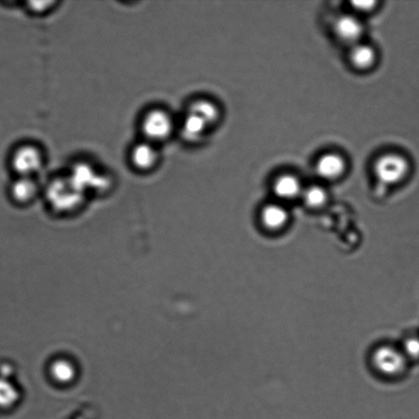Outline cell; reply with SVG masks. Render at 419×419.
I'll use <instances>...</instances> for the list:
<instances>
[{"label":"cell","mask_w":419,"mask_h":419,"mask_svg":"<svg viewBox=\"0 0 419 419\" xmlns=\"http://www.w3.org/2000/svg\"><path fill=\"white\" fill-rule=\"evenodd\" d=\"M41 186L35 177L14 176L8 187L10 200L20 206L29 205L40 195Z\"/></svg>","instance_id":"cell-9"},{"label":"cell","mask_w":419,"mask_h":419,"mask_svg":"<svg viewBox=\"0 0 419 419\" xmlns=\"http://www.w3.org/2000/svg\"><path fill=\"white\" fill-rule=\"evenodd\" d=\"M212 131L205 121L186 111L178 120L177 134L190 145L202 143Z\"/></svg>","instance_id":"cell-10"},{"label":"cell","mask_w":419,"mask_h":419,"mask_svg":"<svg viewBox=\"0 0 419 419\" xmlns=\"http://www.w3.org/2000/svg\"><path fill=\"white\" fill-rule=\"evenodd\" d=\"M20 393L9 379L0 378V408H10L19 401Z\"/></svg>","instance_id":"cell-18"},{"label":"cell","mask_w":419,"mask_h":419,"mask_svg":"<svg viewBox=\"0 0 419 419\" xmlns=\"http://www.w3.org/2000/svg\"><path fill=\"white\" fill-rule=\"evenodd\" d=\"M373 361L378 371L386 375H395L404 371L407 358L401 350L383 346L375 351Z\"/></svg>","instance_id":"cell-8"},{"label":"cell","mask_w":419,"mask_h":419,"mask_svg":"<svg viewBox=\"0 0 419 419\" xmlns=\"http://www.w3.org/2000/svg\"><path fill=\"white\" fill-rule=\"evenodd\" d=\"M185 111L197 115L212 130L217 128L224 118L222 107L214 99L207 96H197L187 103Z\"/></svg>","instance_id":"cell-7"},{"label":"cell","mask_w":419,"mask_h":419,"mask_svg":"<svg viewBox=\"0 0 419 419\" xmlns=\"http://www.w3.org/2000/svg\"><path fill=\"white\" fill-rule=\"evenodd\" d=\"M61 2L55 0H48V1H29L23 3V9L26 14L33 18H46L52 14L58 8Z\"/></svg>","instance_id":"cell-16"},{"label":"cell","mask_w":419,"mask_h":419,"mask_svg":"<svg viewBox=\"0 0 419 419\" xmlns=\"http://www.w3.org/2000/svg\"><path fill=\"white\" fill-rule=\"evenodd\" d=\"M377 1L365 0V1H351L350 3L352 13L360 16V14H368L373 12L378 6Z\"/></svg>","instance_id":"cell-20"},{"label":"cell","mask_w":419,"mask_h":419,"mask_svg":"<svg viewBox=\"0 0 419 419\" xmlns=\"http://www.w3.org/2000/svg\"><path fill=\"white\" fill-rule=\"evenodd\" d=\"M329 192L321 185H311L304 187L300 200L311 211H318L326 205L329 202Z\"/></svg>","instance_id":"cell-15"},{"label":"cell","mask_w":419,"mask_h":419,"mask_svg":"<svg viewBox=\"0 0 419 419\" xmlns=\"http://www.w3.org/2000/svg\"><path fill=\"white\" fill-rule=\"evenodd\" d=\"M161 160L160 147L142 139L134 143L128 152L130 167L135 172L142 174L153 172L158 167Z\"/></svg>","instance_id":"cell-5"},{"label":"cell","mask_w":419,"mask_h":419,"mask_svg":"<svg viewBox=\"0 0 419 419\" xmlns=\"http://www.w3.org/2000/svg\"><path fill=\"white\" fill-rule=\"evenodd\" d=\"M410 172L409 161L400 153L397 152L383 154L373 165L375 177L380 183L388 186L401 184L406 180Z\"/></svg>","instance_id":"cell-4"},{"label":"cell","mask_w":419,"mask_h":419,"mask_svg":"<svg viewBox=\"0 0 419 419\" xmlns=\"http://www.w3.org/2000/svg\"><path fill=\"white\" fill-rule=\"evenodd\" d=\"M333 30L338 40L351 48L362 42L366 27L361 16L349 13L339 15L334 20Z\"/></svg>","instance_id":"cell-6"},{"label":"cell","mask_w":419,"mask_h":419,"mask_svg":"<svg viewBox=\"0 0 419 419\" xmlns=\"http://www.w3.org/2000/svg\"><path fill=\"white\" fill-rule=\"evenodd\" d=\"M402 352L405 357L411 360L419 359V336L412 335L408 337L402 345Z\"/></svg>","instance_id":"cell-19"},{"label":"cell","mask_w":419,"mask_h":419,"mask_svg":"<svg viewBox=\"0 0 419 419\" xmlns=\"http://www.w3.org/2000/svg\"><path fill=\"white\" fill-rule=\"evenodd\" d=\"M304 187L296 175L284 173L273 181L272 192L280 202H290L301 198Z\"/></svg>","instance_id":"cell-13"},{"label":"cell","mask_w":419,"mask_h":419,"mask_svg":"<svg viewBox=\"0 0 419 419\" xmlns=\"http://www.w3.org/2000/svg\"><path fill=\"white\" fill-rule=\"evenodd\" d=\"M290 214L282 202H269L259 212V222L268 232L276 233L283 230L289 222Z\"/></svg>","instance_id":"cell-11"},{"label":"cell","mask_w":419,"mask_h":419,"mask_svg":"<svg viewBox=\"0 0 419 419\" xmlns=\"http://www.w3.org/2000/svg\"><path fill=\"white\" fill-rule=\"evenodd\" d=\"M47 157L46 148L40 143L32 140L21 141L10 150L9 167L14 176L36 178L46 167Z\"/></svg>","instance_id":"cell-1"},{"label":"cell","mask_w":419,"mask_h":419,"mask_svg":"<svg viewBox=\"0 0 419 419\" xmlns=\"http://www.w3.org/2000/svg\"><path fill=\"white\" fill-rule=\"evenodd\" d=\"M13 374V367L9 365H3L0 368V378L9 379Z\"/></svg>","instance_id":"cell-21"},{"label":"cell","mask_w":419,"mask_h":419,"mask_svg":"<svg viewBox=\"0 0 419 419\" xmlns=\"http://www.w3.org/2000/svg\"><path fill=\"white\" fill-rule=\"evenodd\" d=\"M349 59L353 68L366 71L376 64L378 53L373 46L361 42L351 47Z\"/></svg>","instance_id":"cell-14"},{"label":"cell","mask_w":419,"mask_h":419,"mask_svg":"<svg viewBox=\"0 0 419 419\" xmlns=\"http://www.w3.org/2000/svg\"><path fill=\"white\" fill-rule=\"evenodd\" d=\"M139 126L141 139L160 147L177 134L178 120L169 110L153 107L143 113Z\"/></svg>","instance_id":"cell-2"},{"label":"cell","mask_w":419,"mask_h":419,"mask_svg":"<svg viewBox=\"0 0 419 419\" xmlns=\"http://www.w3.org/2000/svg\"><path fill=\"white\" fill-rule=\"evenodd\" d=\"M346 169V159L338 152L323 154L316 164V172L319 177L326 181L341 179L345 175Z\"/></svg>","instance_id":"cell-12"},{"label":"cell","mask_w":419,"mask_h":419,"mask_svg":"<svg viewBox=\"0 0 419 419\" xmlns=\"http://www.w3.org/2000/svg\"><path fill=\"white\" fill-rule=\"evenodd\" d=\"M83 195L84 192L73 184L67 174L53 178L46 190L49 206L61 213L73 212L80 206Z\"/></svg>","instance_id":"cell-3"},{"label":"cell","mask_w":419,"mask_h":419,"mask_svg":"<svg viewBox=\"0 0 419 419\" xmlns=\"http://www.w3.org/2000/svg\"><path fill=\"white\" fill-rule=\"evenodd\" d=\"M51 371L53 378L61 383H71L76 376V369L73 363L66 360L53 362Z\"/></svg>","instance_id":"cell-17"}]
</instances>
